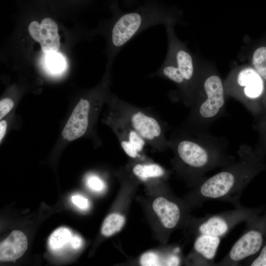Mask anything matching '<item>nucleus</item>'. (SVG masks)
Returning <instances> with one entry per match:
<instances>
[{"mask_svg":"<svg viewBox=\"0 0 266 266\" xmlns=\"http://www.w3.org/2000/svg\"><path fill=\"white\" fill-rule=\"evenodd\" d=\"M107 122L116 134L125 153L133 159L140 158V153L147 144L143 138L128 124L112 112Z\"/></svg>","mask_w":266,"mask_h":266,"instance_id":"9","label":"nucleus"},{"mask_svg":"<svg viewBox=\"0 0 266 266\" xmlns=\"http://www.w3.org/2000/svg\"><path fill=\"white\" fill-rule=\"evenodd\" d=\"M46 64L48 70L53 73L61 72L66 66L64 58L56 52L48 54Z\"/></svg>","mask_w":266,"mask_h":266,"instance_id":"20","label":"nucleus"},{"mask_svg":"<svg viewBox=\"0 0 266 266\" xmlns=\"http://www.w3.org/2000/svg\"><path fill=\"white\" fill-rule=\"evenodd\" d=\"M150 76L163 78L172 82L176 86L183 102L187 106H191L193 99L189 88L179 69L169 57L166 56L161 66Z\"/></svg>","mask_w":266,"mask_h":266,"instance_id":"12","label":"nucleus"},{"mask_svg":"<svg viewBox=\"0 0 266 266\" xmlns=\"http://www.w3.org/2000/svg\"><path fill=\"white\" fill-rule=\"evenodd\" d=\"M125 223L124 217L118 213L108 215L104 220L101 229V233L109 236L119 231Z\"/></svg>","mask_w":266,"mask_h":266,"instance_id":"18","label":"nucleus"},{"mask_svg":"<svg viewBox=\"0 0 266 266\" xmlns=\"http://www.w3.org/2000/svg\"><path fill=\"white\" fill-rule=\"evenodd\" d=\"M14 106L13 100L9 98H4L0 101V119H1L12 109Z\"/></svg>","mask_w":266,"mask_h":266,"instance_id":"23","label":"nucleus"},{"mask_svg":"<svg viewBox=\"0 0 266 266\" xmlns=\"http://www.w3.org/2000/svg\"><path fill=\"white\" fill-rule=\"evenodd\" d=\"M180 264V259L176 255H171L168 256L165 261V266H178Z\"/></svg>","mask_w":266,"mask_h":266,"instance_id":"28","label":"nucleus"},{"mask_svg":"<svg viewBox=\"0 0 266 266\" xmlns=\"http://www.w3.org/2000/svg\"><path fill=\"white\" fill-rule=\"evenodd\" d=\"M224 82L212 70L201 71L198 87L187 119V129L201 131L216 119L225 105Z\"/></svg>","mask_w":266,"mask_h":266,"instance_id":"4","label":"nucleus"},{"mask_svg":"<svg viewBox=\"0 0 266 266\" xmlns=\"http://www.w3.org/2000/svg\"><path fill=\"white\" fill-rule=\"evenodd\" d=\"M262 119L259 124L258 128L260 132L262 143L266 147V113L263 115Z\"/></svg>","mask_w":266,"mask_h":266,"instance_id":"26","label":"nucleus"},{"mask_svg":"<svg viewBox=\"0 0 266 266\" xmlns=\"http://www.w3.org/2000/svg\"><path fill=\"white\" fill-rule=\"evenodd\" d=\"M221 238L204 234L197 236L194 244V249L198 257V264L203 266H212L214 264L218 248Z\"/></svg>","mask_w":266,"mask_h":266,"instance_id":"14","label":"nucleus"},{"mask_svg":"<svg viewBox=\"0 0 266 266\" xmlns=\"http://www.w3.org/2000/svg\"><path fill=\"white\" fill-rule=\"evenodd\" d=\"M133 174L143 181L157 178L165 174L164 169L156 164H136L133 168Z\"/></svg>","mask_w":266,"mask_h":266,"instance_id":"17","label":"nucleus"},{"mask_svg":"<svg viewBox=\"0 0 266 266\" xmlns=\"http://www.w3.org/2000/svg\"><path fill=\"white\" fill-rule=\"evenodd\" d=\"M152 206L166 228H174L179 223L181 210L176 203L163 197H159L154 200Z\"/></svg>","mask_w":266,"mask_h":266,"instance_id":"15","label":"nucleus"},{"mask_svg":"<svg viewBox=\"0 0 266 266\" xmlns=\"http://www.w3.org/2000/svg\"><path fill=\"white\" fill-rule=\"evenodd\" d=\"M28 248L27 237L23 232L14 230L0 244V260L15 262L25 253Z\"/></svg>","mask_w":266,"mask_h":266,"instance_id":"13","label":"nucleus"},{"mask_svg":"<svg viewBox=\"0 0 266 266\" xmlns=\"http://www.w3.org/2000/svg\"><path fill=\"white\" fill-rule=\"evenodd\" d=\"M140 263L143 266L161 265L159 256L153 252H146L143 254L140 258Z\"/></svg>","mask_w":266,"mask_h":266,"instance_id":"21","label":"nucleus"},{"mask_svg":"<svg viewBox=\"0 0 266 266\" xmlns=\"http://www.w3.org/2000/svg\"><path fill=\"white\" fill-rule=\"evenodd\" d=\"M72 237L70 230L65 227L55 230L49 238V245L52 250L60 249L69 241Z\"/></svg>","mask_w":266,"mask_h":266,"instance_id":"19","label":"nucleus"},{"mask_svg":"<svg viewBox=\"0 0 266 266\" xmlns=\"http://www.w3.org/2000/svg\"><path fill=\"white\" fill-rule=\"evenodd\" d=\"M251 266H266V244L261 250L259 255L250 264Z\"/></svg>","mask_w":266,"mask_h":266,"instance_id":"25","label":"nucleus"},{"mask_svg":"<svg viewBox=\"0 0 266 266\" xmlns=\"http://www.w3.org/2000/svg\"><path fill=\"white\" fill-rule=\"evenodd\" d=\"M90 109L89 100L81 99L63 130L62 135L64 139L72 141L85 134L89 126Z\"/></svg>","mask_w":266,"mask_h":266,"instance_id":"11","label":"nucleus"},{"mask_svg":"<svg viewBox=\"0 0 266 266\" xmlns=\"http://www.w3.org/2000/svg\"><path fill=\"white\" fill-rule=\"evenodd\" d=\"M112 112L128 124L145 141L158 150L168 147L166 126L155 113L123 100L116 95L111 99Z\"/></svg>","mask_w":266,"mask_h":266,"instance_id":"5","label":"nucleus"},{"mask_svg":"<svg viewBox=\"0 0 266 266\" xmlns=\"http://www.w3.org/2000/svg\"><path fill=\"white\" fill-rule=\"evenodd\" d=\"M87 184L90 189L96 191H100L104 187L101 180L95 175H90L88 177Z\"/></svg>","mask_w":266,"mask_h":266,"instance_id":"22","label":"nucleus"},{"mask_svg":"<svg viewBox=\"0 0 266 266\" xmlns=\"http://www.w3.org/2000/svg\"><path fill=\"white\" fill-rule=\"evenodd\" d=\"M175 25V23H169L165 25L168 41L166 56L172 60L185 80L191 92L193 103L201 71L198 68L194 58L186 45L176 36L174 30Z\"/></svg>","mask_w":266,"mask_h":266,"instance_id":"7","label":"nucleus"},{"mask_svg":"<svg viewBox=\"0 0 266 266\" xmlns=\"http://www.w3.org/2000/svg\"><path fill=\"white\" fill-rule=\"evenodd\" d=\"M179 15L175 11L147 5L129 12H120L110 29L111 55L114 57L131 39L147 29L160 24H176Z\"/></svg>","mask_w":266,"mask_h":266,"instance_id":"3","label":"nucleus"},{"mask_svg":"<svg viewBox=\"0 0 266 266\" xmlns=\"http://www.w3.org/2000/svg\"><path fill=\"white\" fill-rule=\"evenodd\" d=\"M238 154L239 159L236 162L233 161L198 184L195 194L199 204L218 200L231 203L236 208L242 206L241 195L260 169L261 164L258 153L248 146L241 148Z\"/></svg>","mask_w":266,"mask_h":266,"instance_id":"1","label":"nucleus"},{"mask_svg":"<svg viewBox=\"0 0 266 266\" xmlns=\"http://www.w3.org/2000/svg\"><path fill=\"white\" fill-rule=\"evenodd\" d=\"M71 247L74 249H79L82 245V239L78 235L72 236L70 240Z\"/></svg>","mask_w":266,"mask_h":266,"instance_id":"27","label":"nucleus"},{"mask_svg":"<svg viewBox=\"0 0 266 266\" xmlns=\"http://www.w3.org/2000/svg\"><path fill=\"white\" fill-rule=\"evenodd\" d=\"M7 128V123L5 120H2L0 122V142L3 138Z\"/></svg>","mask_w":266,"mask_h":266,"instance_id":"29","label":"nucleus"},{"mask_svg":"<svg viewBox=\"0 0 266 266\" xmlns=\"http://www.w3.org/2000/svg\"><path fill=\"white\" fill-rule=\"evenodd\" d=\"M168 145L179 162L193 172L198 184L209 171L234 161L220 140L200 131L186 129L175 133L168 139Z\"/></svg>","mask_w":266,"mask_h":266,"instance_id":"2","label":"nucleus"},{"mask_svg":"<svg viewBox=\"0 0 266 266\" xmlns=\"http://www.w3.org/2000/svg\"><path fill=\"white\" fill-rule=\"evenodd\" d=\"M252 209L243 206L215 214H208L198 220V235L204 234L222 238L235 226L253 216Z\"/></svg>","mask_w":266,"mask_h":266,"instance_id":"8","label":"nucleus"},{"mask_svg":"<svg viewBox=\"0 0 266 266\" xmlns=\"http://www.w3.org/2000/svg\"><path fill=\"white\" fill-rule=\"evenodd\" d=\"M71 201L75 205L82 209H86L89 207L88 200L80 195H75L71 197Z\"/></svg>","mask_w":266,"mask_h":266,"instance_id":"24","label":"nucleus"},{"mask_svg":"<svg viewBox=\"0 0 266 266\" xmlns=\"http://www.w3.org/2000/svg\"><path fill=\"white\" fill-rule=\"evenodd\" d=\"M28 30L31 37L40 43L44 53H54L59 50L60 41L58 26L52 19L45 18L40 24L36 21H33L30 24Z\"/></svg>","mask_w":266,"mask_h":266,"instance_id":"10","label":"nucleus"},{"mask_svg":"<svg viewBox=\"0 0 266 266\" xmlns=\"http://www.w3.org/2000/svg\"><path fill=\"white\" fill-rule=\"evenodd\" d=\"M249 62L263 79L266 87V45L255 47L251 52Z\"/></svg>","mask_w":266,"mask_h":266,"instance_id":"16","label":"nucleus"},{"mask_svg":"<svg viewBox=\"0 0 266 266\" xmlns=\"http://www.w3.org/2000/svg\"><path fill=\"white\" fill-rule=\"evenodd\" d=\"M224 84L226 95L238 100L253 114L258 116L266 113V87L250 65L233 68Z\"/></svg>","mask_w":266,"mask_h":266,"instance_id":"6","label":"nucleus"}]
</instances>
